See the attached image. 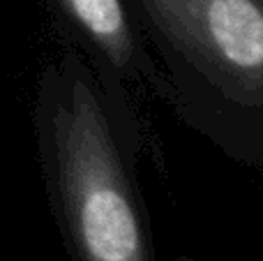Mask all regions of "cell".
I'll return each instance as SVG.
<instances>
[{"instance_id": "6da1fadb", "label": "cell", "mask_w": 263, "mask_h": 261, "mask_svg": "<svg viewBox=\"0 0 263 261\" xmlns=\"http://www.w3.org/2000/svg\"><path fill=\"white\" fill-rule=\"evenodd\" d=\"M44 192L69 261H157L136 180L143 129L79 51L46 63L32 106Z\"/></svg>"}, {"instance_id": "7a4b0ae2", "label": "cell", "mask_w": 263, "mask_h": 261, "mask_svg": "<svg viewBox=\"0 0 263 261\" xmlns=\"http://www.w3.org/2000/svg\"><path fill=\"white\" fill-rule=\"evenodd\" d=\"M164 102L231 160L263 166V0H125Z\"/></svg>"}, {"instance_id": "3957f363", "label": "cell", "mask_w": 263, "mask_h": 261, "mask_svg": "<svg viewBox=\"0 0 263 261\" xmlns=\"http://www.w3.org/2000/svg\"><path fill=\"white\" fill-rule=\"evenodd\" d=\"M46 5L65 46L81 53L120 111L136 116L134 95L164 100L162 72L141 42L125 0H46Z\"/></svg>"}]
</instances>
